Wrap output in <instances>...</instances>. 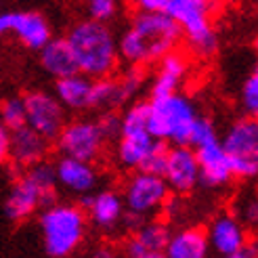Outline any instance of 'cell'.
Wrapping results in <instances>:
<instances>
[{
	"instance_id": "3957f363",
	"label": "cell",
	"mask_w": 258,
	"mask_h": 258,
	"mask_svg": "<svg viewBox=\"0 0 258 258\" xmlns=\"http://www.w3.org/2000/svg\"><path fill=\"white\" fill-rule=\"evenodd\" d=\"M42 246L48 258H70L86 239L88 218L82 206L70 202H53L42 208L40 218Z\"/></svg>"
},
{
	"instance_id": "ba28073f",
	"label": "cell",
	"mask_w": 258,
	"mask_h": 258,
	"mask_svg": "<svg viewBox=\"0 0 258 258\" xmlns=\"http://www.w3.org/2000/svg\"><path fill=\"white\" fill-rule=\"evenodd\" d=\"M168 198L170 189L162 174L143 170H133L122 189V202L126 212L137 214L141 218H153L156 214H160Z\"/></svg>"
},
{
	"instance_id": "7402d4cb",
	"label": "cell",
	"mask_w": 258,
	"mask_h": 258,
	"mask_svg": "<svg viewBox=\"0 0 258 258\" xmlns=\"http://www.w3.org/2000/svg\"><path fill=\"white\" fill-rule=\"evenodd\" d=\"M90 90H93V78L76 72L66 78H59L55 84V97L66 111H88L90 109Z\"/></svg>"
},
{
	"instance_id": "9c48e42d",
	"label": "cell",
	"mask_w": 258,
	"mask_h": 258,
	"mask_svg": "<svg viewBox=\"0 0 258 258\" xmlns=\"http://www.w3.org/2000/svg\"><path fill=\"white\" fill-rule=\"evenodd\" d=\"M55 143L61 156L84 162H97L107 145V137L103 135L97 120L76 118L63 124Z\"/></svg>"
},
{
	"instance_id": "d4e9b609",
	"label": "cell",
	"mask_w": 258,
	"mask_h": 258,
	"mask_svg": "<svg viewBox=\"0 0 258 258\" xmlns=\"http://www.w3.org/2000/svg\"><path fill=\"white\" fill-rule=\"evenodd\" d=\"M23 174L28 176V180L38 189V193H40L42 208L57 202V176H55V164L53 162L42 160V162L30 166V168H25Z\"/></svg>"
},
{
	"instance_id": "2e32d148",
	"label": "cell",
	"mask_w": 258,
	"mask_h": 258,
	"mask_svg": "<svg viewBox=\"0 0 258 258\" xmlns=\"http://www.w3.org/2000/svg\"><path fill=\"white\" fill-rule=\"evenodd\" d=\"M50 141L44 139L42 135H38L32 131L30 126H21L17 131L11 133L9 139V164L17 170H25L30 166L38 164L48 158L50 151Z\"/></svg>"
},
{
	"instance_id": "603a6c76",
	"label": "cell",
	"mask_w": 258,
	"mask_h": 258,
	"mask_svg": "<svg viewBox=\"0 0 258 258\" xmlns=\"http://www.w3.org/2000/svg\"><path fill=\"white\" fill-rule=\"evenodd\" d=\"M38 53H40L42 70L48 76H53L55 80L66 78V76L78 72L76 61H74V55H72V48H70L66 38H50V40L38 50Z\"/></svg>"
},
{
	"instance_id": "44dd1931",
	"label": "cell",
	"mask_w": 258,
	"mask_h": 258,
	"mask_svg": "<svg viewBox=\"0 0 258 258\" xmlns=\"http://www.w3.org/2000/svg\"><path fill=\"white\" fill-rule=\"evenodd\" d=\"M166 258H208L210 246L202 227H183L170 233L164 250Z\"/></svg>"
},
{
	"instance_id": "7c38bea8",
	"label": "cell",
	"mask_w": 258,
	"mask_h": 258,
	"mask_svg": "<svg viewBox=\"0 0 258 258\" xmlns=\"http://www.w3.org/2000/svg\"><path fill=\"white\" fill-rule=\"evenodd\" d=\"M162 178L166 180L172 196L178 198L187 196L200 185V166L189 145H168Z\"/></svg>"
},
{
	"instance_id": "30bf717a",
	"label": "cell",
	"mask_w": 258,
	"mask_h": 258,
	"mask_svg": "<svg viewBox=\"0 0 258 258\" xmlns=\"http://www.w3.org/2000/svg\"><path fill=\"white\" fill-rule=\"evenodd\" d=\"M23 105L25 126H30L32 131L53 143L61 133L63 124L68 122L66 107L57 101L53 93H46V90H30L28 95H23Z\"/></svg>"
},
{
	"instance_id": "484cf974",
	"label": "cell",
	"mask_w": 258,
	"mask_h": 258,
	"mask_svg": "<svg viewBox=\"0 0 258 258\" xmlns=\"http://www.w3.org/2000/svg\"><path fill=\"white\" fill-rule=\"evenodd\" d=\"M0 124H3L9 133L25 126L23 97H9L5 101H0Z\"/></svg>"
},
{
	"instance_id": "e575fe53",
	"label": "cell",
	"mask_w": 258,
	"mask_h": 258,
	"mask_svg": "<svg viewBox=\"0 0 258 258\" xmlns=\"http://www.w3.org/2000/svg\"><path fill=\"white\" fill-rule=\"evenodd\" d=\"M90 258H124V256H122L120 250H115L113 246H99Z\"/></svg>"
},
{
	"instance_id": "6da1fadb",
	"label": "cell",
	"mask_w": 258,
	"mask_h": 258,
	"mask_svg": "<svg viewBox=\"0 0 258 258\" xmlns=\"http://www.w3.org/2000/svg\"><path fill=\"white\" fill-rule=\"evenodd\" d=\"M180 40V30L164 11L137 13L118 40V57L126 66H153L176 50Z\"/></svg>"
},
{
	"instance_id": "4dcf8cb0",
	"label": "cell",
	"mask_w": 258,
	"mask_h": 258,
	"mask_svg": "<svg viewBox=\"0 0 258 258\" xmlns=\"http://www.w3.org/2000/svg\"><path fill=\"white\" fill-rule=\"evenodd\" d=\"M97 122L101 126L103 135L107 137V141L109 139H115V137L120 135V113L118 111H101Z\"/></svg>"
},
{
	"instance_id": "e0dca14e",
	"label": "cell",
	"mask_w": 258,
	"mask_h": 258,
	"mask_svg": "<svg viewBox=\"0 0 258 258\" xmlns=\"http://www.w3.org/2000/svg\"><path fill=\"white\" fill-rule=\"evenodd\" d=\"M170 237V227L168 223L158 221V218H147L143 225H139L128 239L124 241L122 256L126 258H137L147 252H162L166 250V243Z\"/></svg>"
},
{
	"instance_id": "4316f807",
	"label": "cell",
	"mask_w": 258,
	"mask_h": 258,
	"mask_svg": "<svg viewBox=\"0 0 258 258\" xmlns=\"http://www.w3.org/2000/svg\"><path fill=\"white\" fill-rule=\"evenodd\" d=\"M120 80V88L124 93V99L131 103L133 99H137V95L141 93V90L145 88V82H147V74L143 68H137V66H128V70L118 76Z\"/></svg>"
},
{
	"instance_id": "f1b7e54d",
	"label": "cell",
	"mask_w": 258,
	"mask_h": 258,
	"mask_svg": "<svg viewBox=\"0 0 258 258\" xmlns=\"http://www.w3.org/2000/svg\"><path fill=\"white\" fill-rule=\"evenodd\" d=\"M86 11L90 19L109 23L120 11V0H86Z\"/></svg>"
},
{
	"instance_id": "836d02e7",
	"label": "cell",
	"mask_w": 258,
	"mask_h": 258,
	"mask_svg": "<svg viewBox=\"0 0 258 258\" xmlns=\"http://www.w3.org/2000/svg\"><path fill=\"white\" fill-rule=\"evenodd\" d=\"M208 258H256V243H248L246 248H241L233 254H229V256H208Z\"/></svg>"
},
{
	"instance_id": "52a82bcc",
	"label": "cell",
	"mask_w": 258,
	"mask_h": 258,
	"mask_svg": "<svg viewBox=\"0 0 258 258\" xmlns=\"http://www.w3.org/2000/svg\"><path fill=\"white\" fill-rule=\"evenodd\" d=\"M233 178H254L258 174V122L254 115L233 120L221 137Z\"/></svg>"
},
{
	"instance_id": "d6a6232c",
	"label": "cell",
	"mask_w": 258,
	"mask_h": 258,
	"mask_svg": "<svg viewBox=\"0 0 258 258\" xmlns=\"http://www.w3.org/2000/svg\"><path fill=\"white\" fill-rule=\"evenodd\" d=\"M9 139H11V133L0 124V166L9 164Z\"/></svg>"
},
{
	"instance_id": "1f68e13d",
	"label": "cell",
	"mask_w": 258,
	"mask_h": 258,
	"mask_svg": "<svg viewBox=\"0 0 258 258\" xmlns=\"http://www.w3.org/2000/svg\"><path fill=\"white\" fill-rule=\"evenodd\" d=\"M170 0H131L137 13H160L168 7Z\"/></svg>"
},
{
	"instance_id": "5b68a950",
	"label": "cell",
	"mask_w": 258,
	"mask_h": 258,
	"mask_svg": "<svg viewBox=\"0 0 258 258\" xmlns=\"http://www.w3.org/2000/svg\"><path fill=\"white\" fill-rule=\"evenodd\" d=\"M218 7V0H170L164 13L176 23L193 53L212 57L218 50V36L212 23Z\"/></svg>"
},
{
	"instance_id": "9a60e30c",
	"label": "cell",
	"mask_w": 258,
	"mask_h": 258,
	"mask_svg": "<svg viewBox=\"0 0 258 258\" xmlns=\"http://www.w3.org/2000/svg\"><path fill=\"white\" fill-rule=\"evenodd\" d=\"M55 176H57V187L78 198H86L90 193H95L101 180L95 162H84L66 156H61L55 162Z\"/></svg>"
},
{
	"instance_id": "8d00e7d4",
	"label": "cell",
	"mask_w": 258,
	"mask_h": 258,
	"mask_svg": "<svg viewBox=\"0 0 258 258\" xmlns=\"http://www.w3.org/2000/svg\"><path fill=\"white\" fill-rule=\"evenodd\" d=\"M0 101H3V99H0Z\"/></svg>"
},
{
	"instance_id": "83f0119b",
	"label": "cell",
	"mask_w": 258,
	"mask_h": 258,
	"mask_svg": "<svg viewBox=\"0 0 258 258\" xmlns=\"http://www.w3.org/2000/svg\"><path fill=\"white\" fill-rule=\"evenodd\" d=\"M239 99H241V107L246 111V115L258 113V72H250L248 78L243 80L241 90H239Z\"/></svg>"
},
{
	"instance_id": "cb8c5ba5",
	"label": "cell",
	"mask_w": 258,
	"mask_h": 258,
	"mask_svg": "<svg viewBox=\"0 0 258 258\" xmlns=\"http://www.w3.org/2000/svg\"><path fill=\"white\" fill-rule=\"evenodd\" d=\"M124 93L120 88L118 76H105V78L93 80V90H90V109L93 111H118L126 105Z\"/></svg>"
},
{
	"instance_id": "7a4b0ae2",
	"label": "cell",
	"mask_w": 258,
	"mask_h": 258,
	"mask_svg": "<svg viewBox=\"0 0 258 258\" xmlns=\"http://www.w3.org/2000/svg\"><path fill=\"white\" fill-rule=\"evenodd\" d=\"M66 40L72 48L76 68L88 78H105L118 70V38L109 23L88 17L72 25Z\"/></svg>"
},
{
	"instance_id": "5bb4252c",
	"label": "cell",
	"mask_w": 258,
	"mask_h": 258,
	"mask_svg": "<svg viewBox=\"0 0 258 258\" xmlns=\"http://www.w3.org/2000/svg\"><path fill=\"white\" fill-rule=\"evenodd\" d=\"M206 237H208V246L214 256H229L250 243L248 227L233 212L216 214L206 229Z\"/></svg>"
},
{
	"instance_id": "277c9868",
	"label": "cell",
	"mask_w": 258,
	"mask_h": 258,
	"mask_svg": "<svg viewBox=\"0 0 258 258\" xmlns=\"http://www.w3.org/2000/svg\"><path fill=\"white\" fill-rule=\"evenodd\" d=\"M147 105V133L166 145H189L191 128L198 120L193 101L180 93L164 97H149Z\"/></svg>"
},
{
	"instance_id": "d6986e66",
	"label": "cell",
	"mask_w": 258,
	"mask_h": 258,
	"mask_svg": "<svg viewBox=\"0 0 258 258\" xmlns=\"http://www.w3.org/2000/svg\"><path fill=\"white\" fill-rule=\"evenodd\" d=\"M189 76V61L183 53L172 50L158 61L156 76L151 80V97H164L170 93H178V88Z\"/></svg>"
},
{
	"instance_id": "8992f818",
	"label": "cell",
	"mask_w": 258,
	"mask_h": 258,
	"mask_svg": "<svg viewBox=\"0 0 258 258\" xmlns=\"http://www.w3.org/2000/svg\"><path fill=\"white\" fill-rule=\"evenodd\" d=\"M189 147L196 153V160L200 166V185L218 189L233 180L229 160L221 145V137L216 133V126L208 118L198 115L196 124L191 128Z\"/></svg>"
},
{
	"instance_id": "4fadbf2b",
	"label": "cell",
	"mask_w": 258,
	"mask_h": 258,
	"mask_svg": "<svg viewBox=\"0 0 258 258\" xmlns=\"http://www.w3.org/2000/svg\"><path fill=\"white\" fill-rule=\"evenodd\" d=\"M82 204L90 225L101 233H115L122 227V218L126 212L122 193L113 189H97L95 193L82 198Z\"/></svg>"
},
{
	"instance_id": "f546056e",
	"label": "cell",
	"mask_w": 258,
	"mask_h": 258,
	"mask_svg": "<svg viewBox=\"0 0 258 258\" xmlns=\"http://www.w3.org/2000/svg\"><path fill=\"white\" fill-rule=\"evenodd\" d=\"M239 221L246 225V227H256V221H258V206H256V196H248L246 200L239 202V208L233 212Z\"/></svg>"
},
{
	"instance_id": "ac0fdd59",
	"label": "cell",
	"mask_w": 258,
	"mask_h": 258,
	"mask_svg": "<svg viewBox=\"0 0 258 258\" xmlns=\"http://www.w3.org/2000/svg\"><path fill=\"white\" fill-rule=\"evenodd\" d=\"M115 139H118V143H115V162L124 170H141V166L147 160V156L160 143L147 131L120 133Z\"/></svg>"
},
{
	"instance_id": "8fae6325",
	"label": "cell",
	"mask_w": 258,
	"mask_h": 258,
	"mask_svg": "<svg viewBox=\"0 0 258 258\" xmlns=\"http://www.w3.org/2000/svg\"><path fill=\"white\" fill-rule=\"evenodd\" d=\"M3 36H15L25 48L40 50L53 38V28L36 11H7L0 13V38Z\"/></svg>"
},
{
	"instance_id": "d590c367",
	"label": "cell",
	"mask_w": 258,
	"mask_h": 258,
	"mask_svg": "<svg viewBox=\"0 0 258 258\" xmlns=\"http://www.w3.org/2000/svg\"><path fill=\"white\" fill-rule=\"evenodd\" d=\"M137 258H166L162 252H147V254H141V256H137Z\"/></svg>"
},
{
	"instance_id": "ffe728a7",
	"label": "cell",
	"mask_w": 258,
	"mask_h": 258,
	"mask_svg": "<svg viewBox=\"0 0 258 258\" xmlns=\"http://www.w3.org/2000/svg\"><path fill=\"white\" fill-rule=\"evenodd\" d=\"M38 210H42V198L38 189L28 180V176L21 174L15 183L11 185V191L5 202V212L13 223H23L32 218Z\"/></svg>"
}]
</instances>
